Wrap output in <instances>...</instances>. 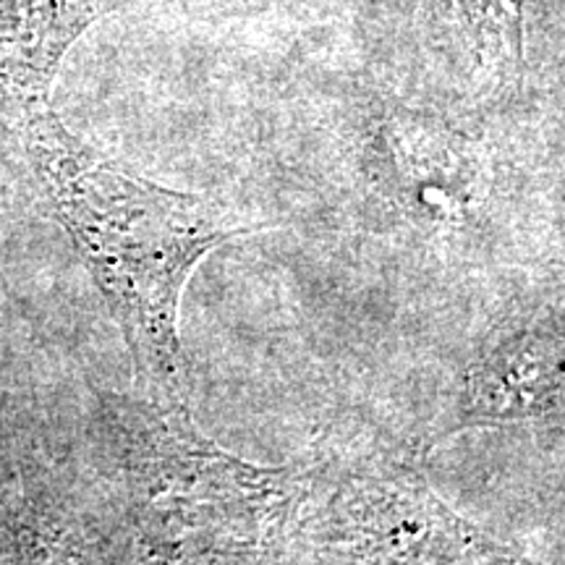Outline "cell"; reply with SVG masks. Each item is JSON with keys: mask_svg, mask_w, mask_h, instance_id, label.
I'll use <instances>...</instances> for the list:
<instances>
[{"mask_svg": "<svg viewBox=\"0 0 565 565\" xmlns=\"http://www.w3.org/2000/svg\"><path fill=\"white\" fill-rule=\"evenodd\" d=\"M370 162L385 200L427 233H466L484 200L482 160L471 141L424 113H383Z\"/></svg>", "mask_w": 565, "mask_h": 565, "instance_id": "4", "label": "cell"}, {"mask_svg": "<svg viewBox=\"0 0 565 565\" xmlns=\"http://www.w3.org/2000/svg\"><path fill=\"white\" fill-rule=\"evenodd\" d=\"M24 145L47 204L121 328L147 398L186 406L183 288L212 249L252 228L225 223L200 196L121 171L71 137L51 110L26 116Z\"/></svg>", "mask_w": 565, "mask_h": 565, "instance_id": "1", "label": "cell"}, {"mask_svg": "<svg viewBox=\"0 0 565 565\" xmlns=\"http://www.w3.org/2000/svg\"><path fill=\"white\" fill-rule=\"evenodd\" d=\"M121 463L141 519L210 557L257 555L299 505L296 471L249 463L210 443L186 406H134L121 427Z\"/></svg>", "mask_w": 565, "mask_h": 565, "instance_id": "2", "label": "cell"}, {"mask_svg": "<svg viewBox=\"0 0 565 565\" xmlns=\"http://www.w3.org/2000/svg\"><path fill=\"white\" fill-rule=\"evenodd\" d=\"M458 412L479 427L565 414V328L521 320L490 330L466 366Z\"/></svg>", "mask_w": 565, "mask_h": 565, "instance_id": "5", "label": "cell"}, {"mask_svg": "<svg viewBox=\"0 0 565 565\" xmlns=\"http://www.w3.org/2000/svg\"><path fill=\"white\" fill-rule=\"evenodd\" d=\"M309 524L333 565H515L490 534L406 466L366 458L301 479Z\"/></svg>", "mask_w": 565, "mask_h": 565, "instance_id": "3", "label": "cell"}, {"mask_svg": "<svg viewBox=\"0 0 565 565\" xmlns=\"http://www.w3.org/2000/svg\"><path fill=\"white\" fill-rule=\"evenodd\" d=\"M445 34L469 76L492 87L508 82L524 63V0H437Z\"/></svg>", "mask_w": 565, "mask_h": 565, "instance_id": "6", "label": "cell"}]
</instances>
